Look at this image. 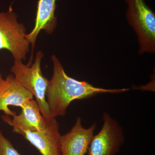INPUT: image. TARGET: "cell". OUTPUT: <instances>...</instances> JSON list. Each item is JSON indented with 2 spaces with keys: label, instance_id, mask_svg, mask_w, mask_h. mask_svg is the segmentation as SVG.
I'll use <instances>...</instances> for the list:
<instances>
[{
  "label": "cell",
  "instance_id": "6da1fadb",
  "mask_svg": "<svg viewBox=\"0 0 155 155\" xmlns=\"http://www.w3.org/2000/svg\"><path fill=\"white\" fill-rule=\"evenodd\" d=\"M52 77L49 80L46 92L47 102L51 119H56L67 114V108L72 101L85 100L103 93H119L129 88L107 89L96 87L86 82L69 77L57 56L53 55Z\"/></svg>",
  "mask_w": 155,
  "mask_h": 155
},
{
  "label": "cell",
  "instance_id": "7a4b0ae2",
  "mask_svg": "<svg viewBox=\"0 0 155 155\" xmlns=\"http://www.w3.org/2000/svg\"><path fill=\"white\" fill-rule=\"evenodd\" d=\"M126 18L137 37L140 55L155 52V14L144 0H125Z\"/></svg>",
  "mask_w": 155,
  "mask_h": 155
},
{
  "label": "cell",
  "instance_id": "3957f363",
  "mask_svg": "<svg viewBox=\"0 0 155 155\" xmlns=\"http://www.w3.org/2000/svg\"><path fill=\"white\" fill-rule=\"evenodd\" d=\"M43 57V53L41 51L38 52L35 62L30 66L23 64L22 61H14L10 70L16 80L35 97L41 113L47 120L51 119L46 99L49 80L41 72V63Z\"/></svg>",
  "mask_w": 155,
  "mask_h": 155
},
{
  "label": "cell",
  "instance_id": "277c9868",
  "mask_svg": "<svg viewBox=\"0 0 155 155\" xmlns=\"http://www.w3.org/2000/svg\"><path fill=\"white\" fill-rule=\"evenodd\" d=\"M26 32L24 25L17 21L12 7L6 12H0V50L9 51L14 61H25L30 51Z\"/></svg>",
  "mask_w": 155,
  "mask_h": 155
},
{
  "label": "cell",
  "instance_id": "5b68a950",
  "mask_svg": "<svg viewBox=\"0 0 155 155\" xmlns=\"http://www.w3.org/2000/svg\"><path fill=\"white\" fill-rule=\"evenodd\" d=\"M103 127L94 136L89 147L88 155H116L125 142L123 128L109 114L104 113Z\"/></svg>",
  "mask_w": 155,
  "mask_h": 155
},
{
  "label": "cell",
  "instance_id": "8992f818",
  "mask_svg": "<svg viewBox=\"0 0 155 155\" xmlns=\"http://www.w3.org/2000/svg\"><path fill=\"white\" fill-rule=\"evenodd\" d=\"M45 127L36 131H25L21 135L42 155H62L59 123L56 119L46 120Z\"/></svg>",
  "mask_w": 155,
  "mask_h": 155
},
{
  "label": "cell",
  "instance_id": "52a82bcc",
  "mask_svg": "<svg viewBox=\"0 0 155 155\" xmlns=\"http://www.w3.org/2000/svg\"><path fill=\"white\" fill-rule=\"evenodd\" d=\"M21 111L11 119L8 115L2 116L3 121L13 128V132L21 134L25 131H36L45 127L47 121L41 113L36 101L29 100L20 107Z\"/></svg>",
  "mask_w": 155,
  "mask_h": 155
},
{
  "label": "cell",
  "instance_id": "ba28073f",
  "mask_svg": "<svg viewBox=\"0 0 155 155\" xmlns=\"http://www.w3.org/2000/svg\"><path fill=\"white\" fill-rule=\"evenodd\" d=\"M96 124L89 127H83L81 117H78L75 125L68 133L61 135V150L62 155H84L93 137Z\"/></svg>",
  "mask_w": 155,
  "mask_h": 155
},
{
  "label": "cell",
  "instance_id": "9c48e42d",
  "mask_svg": "<svg viewBox=\"0 0 155 155\" xmlns=\"http://www.w3.org/2000/svg\"><path fill=\"white\" fill-rule=\"evenodd\" d=\"M57 0H39L38 5L35 26L25 38L31 46L30 61L27 64L30 66L33 59V51L38 35L41 30H44L48 34H52L57 27V17L55 16Z\"/></svg>",
  "mask_w": 155,
  "mask_h": 155
},
{
  "label": "cell",
  "instance_id": "30bf717a",
  "mask_svg": "<svg viewBox=\"0 0 155 155\" xmlns=\"http://www.w3.org/2000/svg\"><path fill=\"white\" fill-rule=\"evenodd\" d=\"M33 98V94L23 87L13 74H9L0 88V111L13 117L17 114L9 109V106L20 107L25 102Z\"/></svg>",
  "mask_w": 155,
  "mask_h": 155
},
{
  "label": "cell",
  "instance_id": "8fae6325",
  "mask_svg": "<svg viewBox=\"0 0 155 155\" xmlns=\"http://www.w3.org/2000/svg\"><path fill=\"white\" fill-rule=\"evenodd\" d=\"M0 155H21L0 130Z\"/></svg>",
  "mask_w": 155,
  "mask_h": 155
},
{
  "label": "cell",
  "instance_id": "7c38bea8",
  "mask_svg": "<svg viewBox=\"0 0 155 155\" xmlns=\"http://www.w3.org/2000/svg\"><path fill=\"white\" fill-rule=\"evenodd\" d=\"M4 79L3 78L2 76V74L0 72V88L2 86V84L4 82Z\"/></svg>",
  "mask_w": 155,
  "mask_h": 155
}]
</instances>
